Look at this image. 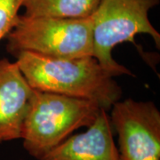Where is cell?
<instances>
[{
  "label": "cell",
  "mask_w": 160,
  "mask_h": 160,
  "mask_svg": "<svg viewBox=\"0 0 160 160\" xmlns=\"http://www.w3.org/2000/svg\"><path fill=\"white\" fill-rule=\"evenodd\" d=\"M33 91L16 61L0 59V145L21 140Z\"/></svg>",
  "instance_id": "cell-6"
},
{
  "label": "cell",
  "mask_w": 160,
  "mask_h": 160,
  "mask_svg": "<svg viewBox=\"0 0 160 160\" xmlns=\"http://www.w3.org/2000/svg\"><path fill=\"white\" fill-rule=\"evenodd\" d=\"M13 57L33 89L89 100L107 111L121 100L115 77L93 56L52 58L21 52Z\"/></svg>",
  "instance_id": "cell-1"
},
{
  "label": "cell",
  "mask_w": 160,
  "mask_h": 160,
  "mask_svg": "<svg viewBox=\"0 0 160 160\" xmlns=\"http://www.w3.org/2000/svg\"><path fill=\"white\" fill-rule=\"evenodd\" d=\"M101 0H23L24 13L31 17L82 19L91 17Z\"/></svg>",
  "instance_id": "cell-8"
},
{
  "label": "cell",
  "mask_w": 160,
  "mask_h": 160,
  "mask_svg": "<svg viewBox=\"0 0 160 160\" xmlns=\"http://www.w3.org/2000/svg\"><path fill=\"white\" fill-rule=\"evenodd\" d=\"M102 109L89 100L34 89L23 123V148L39 160L78 129L91 126Z\"/></svg>",
  "instance_id": "cell-2"
},
{
  "label": "cell",
  "mask_w": 160,
  "mask_h": 160,
  "mask_svg": "<svg viewBox=\"0 0 160 160\" xmlns=\"http://www.w3.org/2000/svg\"><path fill=\"white\" fill-rule=\"evenodd\" d=\"M6 38V51L12 56L21 52L52 58L93 54L92 17L58 19L18 14Z\"/></svg>",
  "instance_id": "cell-3"
},
{
  "label": "cell",
  "mask_w": 160,
  "mask_h": 160,
  "mask_svg": "<svg viewBox=\"0 0 160 160\" xmlns=\"http://www.w3.org/2000/svg\"><path fill=\"white\" fill-rule=\"evenodd\" d=\"M39 160H118L108 111L101 109L86 131L71 134Z\"/></svg>",
  "instance_id": "cell-7"
},
{
  "label": "cell",
  "mask_w": 160,
  "mask_h": 160,
  "mask_svg": "<svg viewBox=\"0 0 160 160\" xmlns=\"http://www.w3.org/2000/svg\"><path fill=\"white\" fill-rule=\"evenodd\" d=\"M109 110L118 160H160V111L154 102L129 98Z\"/></svg>",
  "instance_id": "cell-5"
},
{
  "label": "cell",
  "mask_w": 160,
  "mask_h": 160,
  "mask_svg": "<svg viewBox=\"0 0 160 160\" xmlns=\"http://www.w3.org/2000/svg\"><path fill=\"white\" fill-rule=\"evenodd\" d=\"M158 4L159 0H101L92 14V56L114 77H133L130 69L117 62L112 56L118 45L130 42L137 46L134 37L146 34L159 48V32L149 18V11Z\"/></svg>",
  "instance_id": "cell-4"
},
{
  "label": "cell",
  "mask_w": 160,
  "mask_h": 160,
  "mask_svg": "<svg viewBox=\"0 0 160 160\" xmlns=\"http://www.w3.org/2000/svg\"><path fill=\"white\" fill-rule=\"evenodd\" d=\"M23 0H0V41L11 30Z\"/></svg>",
  "instance_id": "cell-9"
}]
</instances>
